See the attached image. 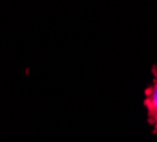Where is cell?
Instances as JSON below:
<instances>
[{
  "instance_id": "1",
  "label": "cell",
  "mask_w": 157,
  "mask_h": 142,
  "mask_svg": "<svg viewBox=\"0 0 157 142\" xmlns=\"http://www.w3.org/2000/svg\"><path fill=\"white\" fill-rule=\"evenodd\" d=\"M153 84L146 90L144 105L147 108L149 122L153 125L154 134L157 135V66H154L153 68Z\"/></svg>"
}]
</instances>
